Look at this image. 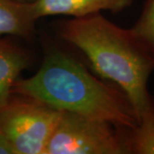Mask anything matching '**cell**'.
<instances>
[{
	"label": "cell",
	"mask_w": 154,
	"mask_h": 154,
	"mask_svg": "<svg viewBox=\"0 0 154 154\" xmlns=\"http://www.w3.org/2000/svg\"><path fill=\"white\" fill-rule=\"evenodd\" d=\"M11 94L36 99L61 111L105 121L124 130L138 123L125 94L116 85L93 75L82 64L60 50L48 49L33 76L17 80Z\"/></svg>",
	"instance_id": "obj_1"
},
{
	"label": "cell",
	"mask_w": 154,
	"mask_h": 154,
	"mask_svg": "<svg viewBox=\"0 0 154 154\" xmlns=\"http://www.w3.org/2000/svg\"><path fill=\"white\" fill-rule=\"evenodd\" d=\"M59 33L79 49L95 71L125 94L138 121L154 110L148 81L154 71V55L134 35L99 13L62 23Z\"/></svg>",
	"instance_id": "obj_2"
},
{
	"label": "cell",
	"mask_w": 154,
	"mask_h": 154,
	"mask_svg": "<svg viewBox=\"0 0 154 154\" xmlns=\"http://www.w3.org/2000/svg\"><path fill=\"white\" fill-rule=\"evenodd\" d=\"M126 131L107 122L61 111L44 154H128Z\"/></svg>",
	"instance_id": "obj_3"
},
{
	"label": "cell",
	"mask_w": 154,
	"mask_h": 154,
	"mask_svg": "<svg viewBox=\"0 0 154 154\" xmlns=\"http://www.w3.org/2000/svg\"><path fill=\"white\" fill-rule=\"evenodd\" d=\"M60 114L36 99L12 94L0 105V132L17 154H44Z\"/></svg>",
	"instance_id": "obj_4"
},
{
	"label": "cell",
	"mask_w": 154,
	"mask_h": 154,
	"mask_svg": "<svg viewBox=\"0 0 154 154\" xmlns=\"http://www.w3.org/2000/svg\"><path fill=\"white\" fill-rule=\"evenodd\" d=\"M133 0H38L32 5L37 19L47 16L83 17L110 11L116 13L132 5Z\"/></svg>",
	"instance_id": "obj_5"
},
{
	"label": "cell",
	"mask_w": 154,
	"mask_h": 154,
	"mask_svg": "<svg viewBox=\"0 0 154 154\" xmlns=\"http://www.w3.org/2000/svg\"><path fill=\"white\" fill-rule=\"evenodd\" d=\"M37 21L32 5L0 0V35L28 38L33 33Z\"/></svg>",
	"instance_id": "obj_6"
},
{
	"label": "cell",
	"mask_w": 154,
	"mask_h": 154,
	"mask_svg": "<svg viewBox=\"0 0 154 154\" xmlns=\"http://www.w3.org/2000/svg\"><path fill=\"white\" fill-rule=\"evenodd\" d=\"M28 64L29 57L22 49L0 40V105L10 99L14 83Z\"/></svg>",
	"instance_id": "obj_7"
},
{
	"label": "cell",
	"mask_w": 154,
	"mask_h": 154,
	"mask_svg": "<svg viewBox=\"0 0 154 154\" xmlns=\"http://www.w3.org/2000/svg\"><path fill=\"white\" fill-rule=\"evenodd\" d=\"M129 153L154 154V110L144 115L137 125L126 131Z\"/></svg>",
	"instance_id": "obj_8"
},
{
	"label": "cell",
	"mask_w": 154,
	"mask_h": 154,
	"mask_svg": "<svg viewBox=\"0 0 154 154\" xmlns=\"http://www.w3.org/2000/svg\"><path fill=\"white\" fill-rule=\"evenodd\" d=\"M130 29L154 55V0H146L140 16Z\"/></svg>",
	"instance_id": "obj_9"
},
{
	"label": "cell",
	"mask_w": 154,
	"mask_h": 154,
	"mask_svg": "<svg viewBox=\"0 0 154 154\" xmlns=\"http://www.w3.org/2000/svg\"><path fill=\"white\" fill-rule=\"evenodd\" d=\"M0 154H17L11 144L1 132H0Z\"/></svg>",
	"instance_id": "obj_10"
},
{
	"label": "cell",
	"mask_w": 154,
	"mask_h": 154,
	"mask_svg": "<svg viewBox=\"0 0 154 154\" xmlns=\"http://www.w3.org/2000/svg\"><path fill=\"white\" fill-rule=\"evenodd\" d=\"M16 3L19 4H23V5H33L34 3L38 2V0H12Z\"/></svg>",
	"instance_id": "obj_11"
}]
</instances>
